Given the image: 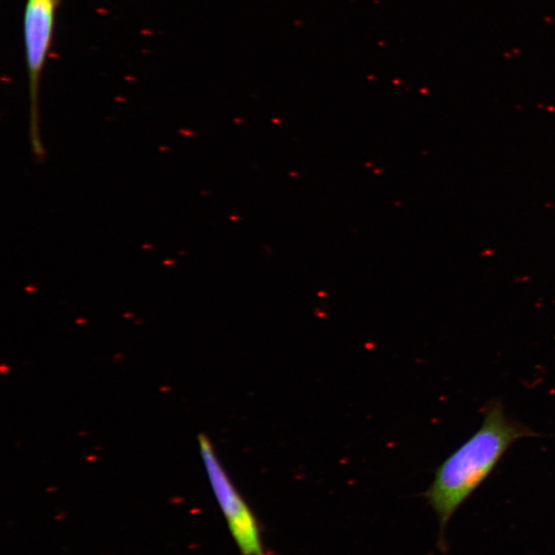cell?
<instances>
[{"instance_id": "7a4b0ae2", "label": "cell", "mask_w": 555, "mask_h": 555, "mask_svg": "<svg viewBox=\"0 0 555 555\" xmlns=\"http://www.w3.org/2000/svg\"><path fill=\"white\" fill-rule=\"evenodd\" d=\"M201 458L217 503L242 555H268L252 509L221 465L211 440L198 436Z\"/></svg>"}, {"instance_id": "3957f363", "label": "cell", "mask_w": 555, "mask_h": 555, "mask_svg": "<svg viewBox=\"0 0 555 555\" xmlns=\"http://www.w3.org/2000/svg\"><path fill=\"white\" fill-rule=\"evenodd\" d=\"M54 0H28L25 12V47L32 93H36L40 73L51 44Z\"/></svg>"}, {"instance_id": "6da1fadb", "label": "cell", "mask_w": 555, "mask_h": 555, "mask_svg": "<svg viewBox=\"0 0 555 555\" xmlns=\"http://www.w3.org/2000/svg\"><path fill=\"white\" fill-rule=\"evenodd\" d=\"M536 436L541 435L506 416L501 400L486 405L483 425L440 464L424 494L438 516L442 549L446 547L448 525L459 508L484 484L517 440Z\"/></svg>"}]
</instances>
